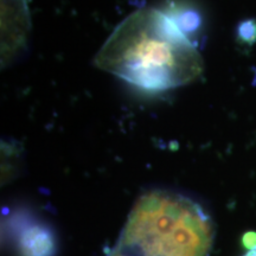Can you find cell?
Segmentation results:
<instances>
[{"label":"cell","mask_w":256,"mask_h":256,"mask_svg":"<svg viewBox=\"0 0 256 256\" xmlns=\"http://www.w3.org/2000/svg\"><path fill=\"white\" fill-rule=\"evenodd\" d=\"M98 69L146 92L183 87L203 72L197 48L174 19L142 8L115 28L94 58Z\"/></svg>","instance_id":"obj_1"},{"label":"cell","mask_w":256,"mask_h":256,"mask_svg":"<svg viewBox=\"0 0 256 256\" xmlns=\"http://www.w3.org/2000/svg\"><path fill=\"white\" fill-rule=\"evenodd\" d=\"M214 224L197 202L152 190L130 210L115 249L124 256H206Z\"/></svg>","instance_id":"obj_2"},{"label":"cell","mask_w":256,"mask_h":256,"mask_svg":"<svg viewBox=\"0 0 256 256\" xmlns=\"http://www.w3.org/2000/svg\"><path fill=\"white\" fill-rule=\"evenodd\" d=\"M18 247L22 256H51L52 235L42 226H28L19 234Z\"/></svg>","instance_id":"obj_3"},{"label":"cell","mask_w":256,"mask_h":256,"mask_svg":"<svg viewBox=\"0 0 256 256\" xmlns=\"http://www.w3.org/2000/svg\"><path fill=\"white\" fill-rule=\"evenodd\" d=\"M243 243L249 250L244 256H256V234L248 232L243 236Z\"/></svg>","instance_id":"obj_4"},{"label":"cell","mask_w":256,"mask_h":256,"mask_svg":"<svg viewBox=\"0 0 256 256\" xmlns=\"http://www.w3.org/2000/svg\"><path fill=\"white\" fill-rule=\"evenodd\" d=\"M107 256H124V254H122V252H120L119 250H116V249H113V250H112L110 252V254H108Z\"/></svg>","instance_id":"obj_5"}]
</instances>
